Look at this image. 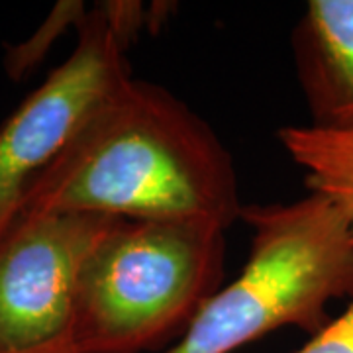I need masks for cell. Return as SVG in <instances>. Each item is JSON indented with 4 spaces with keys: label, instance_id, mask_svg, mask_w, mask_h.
<instances>
[{
    "label": "cell",
    "instance_id": "6da1fadb",
    "mask_svg": "<svg viewBox=\"0 0 353 353\" xmlns=\"http://www.w3.org/2000/svg\"><path fill=\"white\" fill-rule=\"evenodd\" d=\"M234 159L210 124L159 85L130 77L32 183L20 212L120 220L241 216Z\"/></svg>",
    "mask_w": 353,
    "mask_h": 353
},
{
    "label": "cell",
    "instance_id": "7a4b0ae2",
    "mask_svg": "<svg viewBox=\"0 0 353 353\" xmlns=\"http://www.w3.org/2000/svg\"><path fill=\"white\" fill-rule=\"evenodd\" d=\"M240 218L252 232L240 275L163 353H234L289 326L314 336L332 320L330 304L353 299V234L324 196L243 206Z\"/></svg>",
    "mask_w": 353,
    "mask_h": 353
},
{
    "label": "cell",
    "instance_id": "3957f363",
    "mask_svg": "<svg viewBox=\"0 0 353 353\" xmlns=\"http://www.w3.org/2000/svg\"><path fill=\"white\" fill-rule=\"evenodd\" d=\"M224 267L214 222L120 220L83 263L67 336L77 353L153 352L183 336Z\"/></svg>",
    "mask_w": 353,
    "mask_h": 353
},
{
    "label": "cell",
    "instance_id": "277c9868",
    "mask_svg": "<svg viewBox=\"0 0 353 353\" xmlns=\"http://www.w3.org/2000/svg\"><path fill=\"white\" fill-rule=\"evenodd\" d=\"M126 51L102 4L88 8L69 57L0 122V230L20 214L32 183L132 77Z\"/></svg>",
    "mask_w": 353,
    "mask_h": 353
},
{
    "label": "cell",
    "instance_id": "5b68a950",
    "mask_svg": "<svg viewBox=\"0 0 353 353\" xmlns=\"http://www.w3.org/2000/svg\"><path fill=\"white\" fill-rule=\"evenodd\" d=\"M120 218L20 212L0 230V352L67 336L79 273Z\"/></svg>",
    "mask_w": 353,
    "mask_h": 353
},
{
    "label": "cell",
    "instance_id": "8992f818",
    "mask_svg": "<svg viewBox=\"0 0 353 353\" xmlns=\"http://www.w3.org/2000/svg\"><path fill=\"white\" fill-rule=\"evenodd\" d=\"M314 126H353V0H310L292 34Z\"/></svg>",
    "mask_w": 353,
    "mask_h": 353
},
{
    "label": "cell",
    "instance_id": "52a82bcc",
    "mask_svg": "<svg viewBox=\"0 0 353 353\" xmlns=\"http://www.w3.org/2000/svg\"><path fill=\"white\" fill-rule=\"evenodd\" d=\"M277 139L303 169L308 192L332 202L353 234V126H285Z\"/></svg>",
    "mask_w": 353,
    "mask_h": 353
},
{
    "label": "cell",
    "instance_id": "ba28073f",
    "mask_svg": "<svg viewBox=\"0 0 353 353\" xmlns=\"http://www.w3.org/2000/svg\"><path fill=\"white\" fill-rule=\"evenodd\" d=\"M88 8L81 0H61L57 2L46 20L36 28V32L24 41L6 46L4 53V71L12 81H22L38 67L63 36L69 28H79Z\"/></svg>",
    "mask_w": 353,
    "mask_h": 353
},
{
    "label": "cell",
    "instance_id": "9c48e42d",
    "mask_svg": "<svg viewBox=\"0 0 353 353\" xmlns=\"http://www.w3.org/2000/svg\"><path fill=\"white\" fill-rule=\"evenodd\" d=\"M296 353H353V299L343 314L330 320Z\"/></svg>",
    "mask_w": 353,
    "mask_h": 353
},
{
    "label": "cell",
    "instance_id": "30bf717a",
    "mask_svg": "<svg viewBox=\"0 0 353 353\" xmlns=\"http://www.w3.org/2000/svg\"><path fill=\"white\" fill-rule=\"evenodd\" d=\"M0 353H77L73 343L69 340V336H63L59 340L50 341L41 347H36V350H28V352H0Z\"/></svg>",
    "mask_w": 353,
    "mask_h": 353
}]
</instances>
